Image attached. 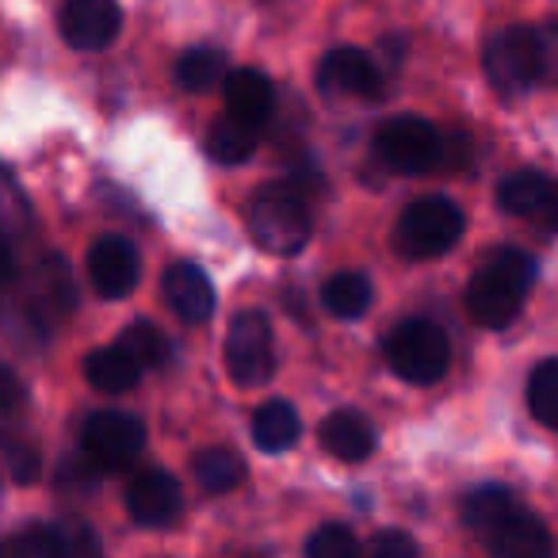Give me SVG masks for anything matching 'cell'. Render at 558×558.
<instances>
[{"label": "cell", "mask_w": 558, "mask_h": 558, "mask_svg": "<svg viewBox=\"0 0 558 558\" xmlns=\"http://www.w3.org/2000/svg\"><path fill=\"white\" fill-rule=\"evenodd\" d=\"M383 356H387L390 372H395L398 379L413 383V387H433V383H440L444 372H448L451 344L436 322L410 318L387 337Z\"/></svg>", "instance_id": "cell-3"}, {"label": "cell", "mask_w": 558, "mask_h": 558, "mask_svg": "<svg viewBox=\"0 0 558 558\" xmlns=\"http://www.w3.org/2000/svg\"><path fill=\"white\" fill-rule=\"evenodd\" d=\"M543 47H547V70H550V65H558V39H543Z\"/></svg>", "instance_id": "cell-35"}, {"label": "cell", "mask_w": 558, "mask_h": 558, "mask_svg": "<svg viewBox=\"0 0 558 558\" xmlns=\"http://www.w3.org/2000/svg\"><path fill=\"white\" fill-rule=\"evenodd\" d=\"M318 85L333 96H356V100H379L383 96V70L367 50L337 47L322 58Z\"/></svg>", "instance_id": "cell-10"}, {"label": "cell", "mask_w": 558, "mask_h": 558, "mask_svg": "<svg viewBox=\"0 0 558 558\" xmlns=\"http://www.w3.org/2000/svg\"><path fill=\"white\" fill-rule=\"evenodd\" d=\"M226 85V111L238 116L241 123L264 126L271 119V108H276V88L264 77L260 70H230L222 77Z\"/></svg>", "instance_id": "cell-16"}, {"label": "cell", "mask_w": 558, "mask_h": 558, "mask_svg": "<svg viewBox=\"0 0 558 558\" xmlns=\"http://www.w3.org/2000/svg\"><path fill=\"white\" fill-rule=\"evenodd\" d=\"M527 410L539 425L558 428V360L535 364L532 379H527Z\"/></svg>", "instance_id": "cell-25"}, {"label": "cell", "mask_w": 558, "mask_h": 558, "mask_svg": "<svg viewBox=\"0 0 558 558\" xmlns=\"http://www.w3.org/2000/svg\"><path fill=\"white\" fill-rule=\"evenodd\" d=\"M88 279L100 299H126L142 279V256L134 241L108 233L88 248Z\"/></svg>", "instance_id": "cell-9"}, {"label": "cell", "mask_w": 558, "mask_h": 558, "mask_svg": "<svg viewBox=\"0 0 558 558\" xmlns=\"http://www.w3.org/2000/svg\"><path fill=\"white\" fill-rule=\"evenodd\" d=\"M24 226H27V199L16 180H12V172L0 169V241L12 245V238H20Z\"/></svg>", "instance_id": "cell-27"}, {"label": "cell", "mask_w": 558, "mask_h": 558, "mask_svg": "<svg viewBox=\"0 0 558 558\" xmlns=\"http://www.w3.org/2000/svg\"><path fill=\"white\" fill-rule=\"evenodd\" d=\"M85 379H88V387L100 390V395H126V390H134L142 383V364L131 352L111 344V349L88 352Z\"/></svg>", "instance_id": "cell-17"}, {"label": "cell", "mask_w": 558, "mask_h": 558, "mask_svg": "<svg viewBox=\"0 0 558 558\" xmlns=\"http://www.w3.org/2000/svg\"><path fill=\"white\" fill-rule=\"evenodd\" d=\"M226 367L238 387H264L276 375V337L260 311H241L226 333Z\"/></svg>", "instance_id": "cell-7"}, {"label": "cell", "mask_w": 558, "mask_h": 558, "mask_svg": "<svg viewBox=\"0 0 558 558\" xmlns=\"http://www.w3.org/2000/svg\"><path fill=\"white\" fill-rule=\"evenodd\" d=\"M161 291L169 299V306L180 314L184 322H207L215 314V288H210V279L203 268L187 260H177L165 268V279H161Z\"/></svg>", "instance_id": "cell-14"}, {"label": "cell", "mask_w": 558, "mask_h": 558, "mask_svg": "<svg viewBox=\"0 0 558 558\" xmlns=\"http://www.w3.org/2000/svg\"><path fill=\"white\" fill-rule=\"evenodd\" d=\"M375 154L395 172H433L444 161V134L421 116L387 119L375 134Z\"/></svg>", "instance_id": "cell-6"}, {"label": "cell", "mask_w": 558, "mask_h": 558, "mask_svg": "<svg viewBox=\"0 0 558 558\" xmlns=\"http://www.w3.org/2000/svg\"><path fill=\"white\" fill-rule=\"evenodd\" d=\"M367 550L379 558H413L417 555V543H413L402 527H387V532H379L372 543H367Z\"/></svg>", "instance_id": "cell-31"}, {"label": "cell", "mask_w": 558, "mask_h": 558, "mask_svg": "<svg viewBox=\"0 0 558 558\" xmlns=\"http://www.w3.org/2000/svg\"><path fill=\"white\" fill-rule=\"evenodd\" d=\"M256 134H260V126L241 123L238 116H230V111H226V116L218 119V123L210 126V134H207L210 161H218V165L248 161V157H253V149H256Z\"/></svg>", "instance_id": "cell-21"}, {"label": "cell", "mask_w": 558, "mask_h": 558, "mask_svg": "<svg viewBox=\"0 0 558 558\" xmlns=\"http://www.w3.org/2000/svg\"><path fill=\"white\" fill-rule=\"evenodd\" d=\"M322 306L341 322L364 318L367 306H372V279L364 271H337L322 288Z\"/></svg>", "instance_id": "cell-19"}, {"label": "cell", "mask_w": 558, "mask_h": 558, "mask_svg": "<svg viewBox=\"0 0 558 558\" xmlns=\"http://www.w3.org/2000/svg\"><path fill=\"white\" fill-rule=\"evenodd\" d=\"M192 474L207 494H230L245 482V463L233 448H203L192 456Z\"/></svg>", "instance_id": "cell-20"}, {"label": "cell", "mask_w": 558, "mask_h": 558, "mask_svg": "<svg viewBox=\"0 0 558 558\" xmlns=\"http://www.w3.org/2000/svg\"><path fill=\"white\" fill-rule=\"evenodd\" d=\"M9 547L27 558H62L65 555L62 527H27V532H20Z\"/></svg>", "instance_id": "cell-29"}, {"label": "cell", "mask_w": 558, "mask_h": 558, "mask_svg": "<svg viewBox=\"0 0 558 558\" xmlns=\"http://www.w3.org/2000/svg\"><path fill=\"white\" fill-rule=\"evenodd\" d=\"M543 218H547V226H550V230H555L558 233V184H550L547 187V199H543Z\"/></svg>", "instance_id": "cell-34"}, {"label": "cell", "mask_w": 558, "mask_h": 558, "mask_svg": "<svg viewBox=\"0 0 558 558\" xmlns=\"http://www.w3.org/2000/svg\"><path fill=\"white\" fill-rule=\"evenodd\" d=\"M512 509H517V501H512V494L505 486H478L463 497V524L471 527L478 539H486Z\"/></svg>", "instance_id": "cell-22"}, {"label": "cell", "mask_w": 558, "mask_h": 558, "mask_svg": "<svg viewBox=\"0 0 558 558\" xmlns=\"http://www.w3.org/2000/svg\"><path fill=\"white\" fill-rule=\"evenodd\" d=\"M248 230L271 256H299L311 245V207L295 184H268L248 207Z\"/></svg>", "instance_id": "cell-2"}, {"label": "cell", "mask_w": 558, "mask_h": 558, "mask_svg": "<svg viewBox=\"0 0 558 558\" xmlns=\"http://www.w3.org/2000/svg\"><path fill=\"white\" fill-rule=\"evenodd\" d=\"M547 177L535 169H520L497 184V207L505 215H535L547 199Z\"/></svg>", "instance_id": "cell-23"}, {"label": "cell", "mask_w": 558, "mask_h": 558, "mask_svg": "<svg viewBox=\"0 0 558 558\" xmlns=\"http://www.w3.org/2000/svg\"><path fill=\"white\" fill-rule=\"evenodd\" d=\"M9 463H12V478H16L20 486H27V482L39 478V456H35L32 448H12Z\"/></svg>", "instance_id": "cell-32"}, {"label": "cell", "mask_w": 558, "mask_h": 558, "mask_svg": "<svg viewBox=\"0 0 558 558\" xmlns=\"http://www.w3.org/2000/svg\"><path fill=\"white\" fill-rule=\"evenodd\" d=\"M322 448L341 463H364L375 451V425L360 410H333L318 428Z\"/></svg>", "instance_id": "cell-15"}, {"label": "cell", "mask_w": 558, "mask_h": 558, "mask_svg": "<svg viewBox=\"0 0 558 558\" xmlns=\"http://www.w3.org/2000/svg\"><path fill=\"white\" fill-rule=\"evenodd\" d=\"M306 555L311 558H352V555H360V539L352 535V527L326 524L306 539Z\"/></svg>", "instance_id": "cell-28"}, {"label": "cell", "mask_w": 558, "mask_h": 558, "mask_svg": "<svg viewBox=\"0 0 558 558\" xmlns=\"http://www.w3.org/2000/svg\"><path fill=\"white\" fill-rule=\"evenodd\" d=\"M463 230H466L463 210L451 199L428 195V199H417L402 210L395 241L402 248V256H440L463 238Z\"/></svg>", "instance_id": "cell-5"}, {"label": "cell", "mask_w": 558, "mask_h": 558, "mask_svg": "<svg viewBox=\"0 0 558 558\" xmlns=\"http://www.w3.org/2000/svg\"><path fill=\"white\" fill-rule=\"evenodd\" d=\"M58 27L73 50H104L116 43L119 27H123V12L116 0H70Z\"/></svg>", "instance_id": "cell-11"}, {"label": "cell", "mask_w": 558, "mask_h": 558, "mask_svg": "<svg viewBox=\"0 0 558 558\" xmlns=\"http://www.w3.org/2000/svg\"><path fill=\"white\" fill-rule=\"evenodd\" d=\"M12 276H16V260H12V245H9V241H0V288H4V283H12Z\"/></svg>", "instance_id": "cell-33"}, {"label": "cell", "mask_w": 558, "mask_h": 558, "mask_svg": "<svg viewBox=\"0 0 558 558\" xmlns=\"http://www.w3.org/2000/svg\"><path fill=\"white\" fill-rule=\"evenodd\" d=\"M142 444H146V425H142L134 413H123V410L93 413V417L85 421V428H81V448H85V456L93 459L96 466H104V471L131 463L142 451Z\"/></svg>", "instance_id": "cell-8"}, {"label": "cell", "mask_w": 558, "mask_h": 558, "mask_svg": "<svg viewBox=\"0 0 558 558\" xmlns=\"http://www.w3.org/2000/svg\"><path fill=\"white\" fill-rule=\"evenodd\" d=\"M482 543H486V550H494V555H501V558H543L555 547L547 524H543L535 512L520 509V505Z\"/></svg>", "instance_id": "cell-13"}, {"label": "cell", "mask_w": 558, "mask_h": 558, "mask_svg": "<svg viewBox=\"0 0 558 558\" xmlns=\"http://www.w3.org/2000/svg\"><path fill=\"white\" fill-rule=\"evenodd\" d=\"M24 405H27L24 383L16 379V372H12V367L0 364V436L9 433V428L24 417Z\"/></svg>", "instance_id": "cell-30"}, {"label": "cell", "mask_w": 558, "mask_h": 558, "mask_svg": "<svg viewBox=\"0 0 558 558\" xmlns=\"http://www.w3.org/2000/svg\"><path fill=\"white\" fill-rule=\"evenodd\" d=\"M535 264L520 248H497L466 283V314L482 329H505L532 291Z\"/></svg>", "instance_id": "cell-1"}, {"label": "cell", "mask_w": 558, "mask_h": 558, "mask_svg": "<svg viewBox=\"0 0 558 558\" xmlns=\"http://www.w3.org/2000/svg\"><path fill=\"white\" fill-rule=\"evenodd\" d=\"M299 433H303V421H299V410L283 398L276 402H264L253 417V444L268 456H279V451H291L299 444Z\"/></svg>", "instance_id": "cell-18"}, {"label": "cell", "mask_w": 558, "mask_h": 558, "mask_svg": "<svg viewBox=\"0 0 558 558\" xmlns=\"http://www.w3.org/2000/svg\"><path fill=\"white\" fill-rule=\"evenodd\" d=\"M184 509L180 482L169 471H142L126 486V512L142 527H169Z\"/></svg>", "instance_id": "cell-12"}, {"label": "cell", "mask_w": 558, "mask_h": 558, "mask_svg": "<svg viewBox=\"0 0 558 558\" xmlns=\"http://www.w3.org/2000/svg\"><path fill=\"white\" fill-rule=\"evenodd\" d=\"M226 73H230V62L215 47H195L177 62V81L187 93H210L215 85H222Z\"/></svg>", "instance_id": "cell-24"}, {"label": "cell", "mask_w": 558, "mask_h": 558, "mask_svg": "<svg viewBox=\"0 0 558 558\" xmlns=\"http://www.w3.org/2000/svg\"><path fill=\"white\" fill-rule=\"evenodd\" d=\"M119 349L131 352L142 364V372H146V367H161L169 360V337L157 326H149V322H134V326H126L119 333Z\"/></svg>", "instance_id": "cell-26"}, {"label": "cell", "mask_w": 558, "mask_h": 558, "mask_svg": "<svg viewBox=\"0 0 558 558\" xmlns=\"http://www.w3.org/2000/svg\"><path fill=\"white\" fill-rule=\"evenodd\" d=\"M489 85L501 96H520L547 73V47L535 27H505L486 47Z\"/></svg>", "instance_id": "cell-4"}]
</instances>
